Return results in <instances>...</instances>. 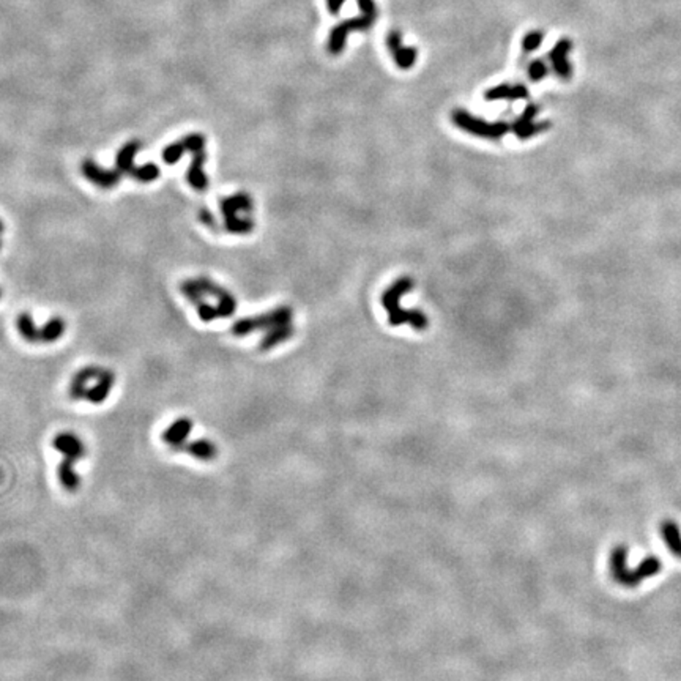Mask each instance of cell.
I'll list each match as a JSON object with an SVG mask.
<instances>
[{
  "mask_svg": "<svg viewBox=\"0 0 681 681\" xmlns=\"http://www.w3.org/2000/svg\"><path fill=\"white\" fill-rule=\"evenodd\" d=\"M224 229H226L229 234L245 235L254 229V221L251 218L242 216V215L224 218Z\"/></svg>",
  "mask_w": 681,
  "mask_h": 681,
  "instance_id": "7402d4cb",
  "label": "cell"
},
{
  "mask_svg": "<svg viewBox=\"0 0 681 681\" xmlns=\"http://www.w3.org/2000/svg\"><path fill=\"white\" fill-rule=\"evenodd\" d=\"M114 383H115L114 372L109 371V369H101L98 378H96V383L93 385V387H88V390H87L86 401L95 404V406L103 404L107 399L109 395H111V390L114 387Z\"/></svg>",
  "mask_w": 681,
  "mask_h": 681,
  "instance_id": "4fadbf2b",
  "label": "cell"
},
{
  "mask_svg": "<svg viewBox=\"0 0 681 681\" xmlns=\"http://www.w3.org/2000/svg\"><path fill=\"white\" fill-rule=\"evenodd\" d=\"M414 282L410 278H401L399 281H396L393 286H391L387 292L383 295V306L385 310L388 311V319L391 325H402V324H410L415 330L423 331L426 330V326L429 324V320L426 316L420 311H407L402 310L399 305V300L402 295H406L407 292L412 291Z\"/></svg>",
  "mask_w": 681,
  "mask_h": 681,
  "instance_id": "7a4b0ae2",
  "label": "cell"
},
{
  "mask_svg": "<svg viewBox=\"0 0 681 681\" xmlns=\"http://www.w3.org/2000/svg\"><path fill=\"white\" fill-rule=\"evenodd\" d=\"M101 372V368L98 366H86L81 371H78L72 378V383H70L68 395L73 401H81L86 399L87 390H88V382L96 381Z\"/></svg>",
  "mask_w": 681,
  "mask_h": 681,
  "instance_id": "30bf717a",
  "label": "cell"
},
{
  "mask_svg": "<svg viewBox=\"0 0 681 681\" xmlns=\"http://www.w3.org/2000/svg\"><path fill=\"white\" fill-rule=\"evenodd\" d=\"M53 447L62 454V462L59 464V481L67 491L74 492L79 489L81 478L76 470L78 461L86 456V447L78 435L73 432H62L54 437Z\"/></svg>",
  "mask_w": 681,
  "mask_h": 681,
  "instance_id": "6da1fadb",
  "label": "cell"
},
{
  "mask_svg": "<svg viewBox=\"0 0 681 681\" xmlns=\"http://www.w3.org/2000/svg\"><path fill=\"white\" fill-rule=\"evenodd\" d=\"M453 124L459 130L465 131L468 134L486 139H500L510 131V125L505 121H497V124H489L484 119L475 117L472 112L464 111V109H456L451 114Z\"/></svg>",
  "mask_w": 681,
  "mask_h": 681,
  "instance_id": "8992f818",
  "label": "cell"
},
{
  "mask_svg": "<svg viewBox=\"0 0 681 681\" xmlns=\"http://www.w3.org/2000/svg\"><path fill=\"white\" fill-rule=\"evenodd\" d=\"M529 96V90L522 84H498L484 93L487 101H517Z\"/></svg>",
  "mask_w": 681,
  "mask_h": 681,
  "instance_id": "9a60e30c",
  "label": "cell"
},
{
  "mask_svg": "<svg viewBox=\"0 0 681 681\" xmlns=\"http://www.w3.org/2000/svg\"><path fill=\"white\" fill-rule=\"evenodd\" d=\"M65 330H67L65 320L62 317H53L40 329V343H44V344L55 343V340H59L63 335H65Z\"/></svg>",
  "mask_w": 681,
  "mask_h": 681,
  "instance_id": "ffe728a7",
  "label": "cell"
},
{
  "mask_svg": "<svg viewBox=\"0 0 681 681\" xmlns=\"http://www.w3.org/2000/svg\"><path fill=\"white\" fill-rule=\"evenodd\" d=\"M387 48L390 51V54L393 55L397 68L410 70L415 65L416 60H418V49L412 46H406V44L402 43L401 32L397 30L390 32L387 35Z\"/></svg>",
  "mask_w": 681,
  "mask_h": 681,
  "instance_id": "ba28073f",
  "label": "cell"
},
{
  "mask_svg": "<svg viewBox=\"0 0 681 681\" xmlns=\"http://www.w3.org/2000/svg\"><path fill=\"white\" fill-rule=\"evenodd\" d=\"M0 249H2V239H0Z\"/></svg>",
  "mask_w": 681,
  "mask_h": 681,
  "instance_id": "e575fe53",
  "label": "cell"
},
{
  "mask_svg": "<svg viewBox=\"0 0 681 681\" xmlns=\"http://www.w3.org/2000/svg\"><path fill=\"white\" fill-rule=\"evenodd\" d=\"M536 114H538V107L535 105H529L525 107V111L522 112V115L514 121V126H513V131L516 133V136H519L520 139H529L531 136H535V134L538 133H541L543 130H546V126H548V124H535V117H536Z\"/></svg>",
  "mask_w": 681,
  "mask_h": 681,
  "instance_id": "8fae6325",
  "label": "cell"
},
{
  "mask_svg": "<svg viewBox=\"0 0 681 681\" xmlns=\"http://www.w3.org/2000/svg\"><path fill=\"white\" fill-rule=\"evenodd\" d=\"M293 336V326L292 325H284L278 326V329H273L270 331H265V336H263L260 343V350H270L276 347L278 344H282L284 340Z\"/></svg>",
  "mask_w": 681,
  "mask_h": 681,
  "instance_id": "44dd1931",
  "label": "cell"
},
{
  "mask_svg": "<svg viewBox=\"0 0 681 681\" xmlns=\"http://www.w3.org/2000/svg\"><path fill=\"white\" fill-rule=\"evenodd\" d=\"M663 533L667 541V546L672 549L673 554L681 557V535L678 527L673 522H666L663 525Z\"/></svg>",
  "mask_w": 681,
  "mask_h": 681,
  "instance_id": "d4e9b609",
  "label": "cell"
},
{
  "mask_svg": "<svg viewBox=\"0 0 681 681\" xmlns=\"http://www.w3.org/2000/svg\"><path fill=\"white\" fill-rule=\"evenodd\" d=\"M358 6L359 10H362V15L339 22L331 29L329 43H326V49H329V53L331 55L343 54L347 43V37H349V34H352V32L369 30L372 27V24L376 22L378 13H377V5L374 0H358Z\"/></svg>",
  "mask_w": 681,
  "mask_h": 681,
  "instance_id": "3957f363",
  "label": "cell"
},
{
  "mask_svg": "<svg viewBox=\"0 0 681 681\" xmlns=\"http://www.w3.org/2000/svg\"><path fill=\"white\" fill-rule=\"evenodd\" d=\"M345 4V0H326V8L331 13V15H338Z\"/></svg>",
  "mask_w": 681,
  "mask_h": 681,
  "instance_id": "d6a6232c",
  "label": "cell"
},
{
  "mask_svg": "<svg viewBox=\"0 0 681 681\" xmlns=\"http://www.w3.org/2000/svg\"><path fill=\"white\" fill-rule=\"evenodd\" d=\"M199 220H201V223H204L205 226H209V227H215L216 226L215 215L211 213V211L209 209H202L201 211H199Z\"/></svg>",
  "mask_w": 681,
  "mask_h": 681,
  "instance_id": "1f68e13d",
  "label": "cell"
},
{
  "mask_svg": "<svg viewBox=\"0 0 681 681\" xmlns=\"http://www.w3.org/2000/svg\"><path fill=\"white\" fill-rule=\"evenodd\" d=\"M180 292H182L183 297L194 306L197 303H201V301L205 300V297H207V295L202 292V287H201V284H199L197 279L183 281L182 284H180Z\"/></svg>",
  "mask_w": 681,
  "mask_h": 681,
  "instance_id": "603a6c76",
  "label": "cell"
},
{
  "mask_svg": "<svg viewBox=\"0 0 681 681\" xmlns=\"http://www.w3.org/2000/svg\"><path fill=\"white\" fill-rule=\"evenodd\" d=\"M527 72H529V78L531 81L538 82V81H541V79L546 78V74H548V67H546V63L543 60L536 59V60L530 62L529 70H527Z\"/></svg>",
  "mask_w": 681,
  "mask_h": 681,
  "instance_id": "4dcf8cb0",
  "label": "cell"
},
{
  "mask_svg": "<svg viewBox=\"0 0 681 681\" xmlns=\"http://www.w3.org/2000/svg\"><path fill=\"white\" fill-rule=\"evenodd\" d=\"M159 173H161V171H159V168L155 163H145L143 166H138V168L134 166V169L131 171L130 176L140 183H152L155 182V180H158Z\"/></svg>",
  "mask_w": 681,
  "mask_h": 681,
  "instance_id": "cb8c5ba5",
  "label": "cell"
},
{
  "mask_svg": "<svg viewBox=\"0 0 681 681\" xmlns=\"http://www.w3.org/2000/svg\"><path fill=\"white\" fill-rule=\"evenodd\" d=\"M207 161V153L205 150L192 153V159L188 171H186V180L188 183L199 192L207 191L209 188V177L204 171V164Z\"/></svg>",
  "mask_w": 681,
  "mask_h": 681,
  "instance_id": "7c38bea8",
  "label": "cell"
},
{
  "mask_svg": "<svg viewBox=\"0 0 681 681\" xmlns=\"http://www.w3.org/2000/svg\"><path fill=\"white\" fill-rule=\"evenodd\" d=\"M284 325H292V310L287 306H281L257 317H243L237 320L232 326V333L235 336H246L253 331H270Z\"/></svg>",
  "mask_w": 681,
  "mask_h": 681,
  "instance_id": "5b68a950",
  "label": "cell"
},
{
  "mask_svg": "<svg viewBox=\"0 0 681 681\" xmlns=\"http://www.w3.org/2000/svg\"><path fill=\"white\" fill-rule=\"evenodd\" d=\"M183 451L188 453L191 458H194L197 461H204V462L213 461L218 456L216 445L209 439H197V440L188 442L183 447Z\"/></svg>",
  "mask_w": 681,
  "mask_h": 681,
  "instance_id": "ac0fdd59",
  "label": "cell"
},
{
  "mask_svg": "<svg viewBox=\"0 0 681 681\" xmlns=\"http://www.w3.org/2000/svg\"><path fill=\"white\" fill-rule=\"evenodd\" d=\"M182 140H183V144L186 147V152H190V153L205 150V144H207V139H205V136L201 133L186 134V136Z\"/></svg>",
  "mask_w": 681,
  "mask_h": 681,
  "instance_id": "83f0119b",
  "label": "cell"
},
{
  "mask_svg": "<svg viewBox=\"0 0 681 681\" xmlns=\"http://www.w3.org/2000/svg\"><path fill=\"white\" fill-rule=\"evenodd\" d=\"M571 51L569 40H560L550 51V62L554 67V72L560 76L562 79H569L571 76V63L568 60V54Z\"/></svg>",
  "mask_w": 681,
  "mask_h": 681,
  "instance_id": "5bb4252c",
  "label": "cell"
},
{
  "mask_svg": "<svg viewBox=\"0 0 681 681\" xmlns=\"http://www.w3.org/2000/svg\"><path fill=\"white\" fill-rule=\"evenodd\" d=\"M192 430V421L186 416H182L172 423V425L164 430L161 439L166 445L171 447L176 451H183V447L188 443V437Z\"/></svg>",
  "mask_w": 681,
  "mask_h": 681,
  "instance_id": "9c48e42d",
  "label": "cell"
},
{
  "mask_svg": "<svg viewBox=\"0 0 681 681\" xmlns=\"http://www.w3.org/2000/svg\"><path fill=\"white\" fill-rule=\"evenodd\" d=\"M16 326L21 338L29 344H38L40 343V329H37V325L32 319L30 312H21L16 320Z\"/></svg>",
  "mask_w": 681,
  "mask_h": 681,
  "instance_id": "d6986e66",
  "label": "cell"
},
{
  "mask_svg": "<svg viewBox=\"0 0 681 681\" xmlns=\"http://www.w3.org/2000/svg\"><path fill=\"white\" fill-rule=\"evenodd\" d=\"M216 310L220 319H227L230 316H234V312L237 311V300L234 295L230 292H226L221 298H218Z\"/></svg>",
  "mask_w": 681,
  "mask_h": 681,
  "instance_id": "4316f807",
  "label": "cell"
},
{
  "mask_svg": "<svg viewBox=\"0 0 681 681\" xmlns=\"http://www.w3.org/2000/svg\"><path fill=\"white\" fill-rule=\"evenodd\" d=\"M196 310H197V314H199V319H201L202 322H205V324H209L215 319H220V316H218L216 306L209 305L205 300H202L201 303L196 305Z\"/></svg>",
  "mask_w": 681,
  "mask_h": 681,
  "instance_id": "f546056e",
  "label": "cell"
},
{
  "mask_svg": "<svg viewBox=\"0 0 681 681\" xmlns=\"http://www.w3.org/2000/svg\"><path fill=\"white\" fill-rule=\"evenodd\" d=\"M2 234H4V221L0 220V235H2Z\"/></svg>",
  "mask_w": 681,
  "mask_h": 681,
  "instance_id": "836d02e7",
  "label": "cell"
},
{
  "mask_svg": "<svg viewBox=\"0 0 681 681\" xmlns=\"http://www.w3.org/2000/svg\"><path fill=\"white\" fill-rule=\"evenodd\" d=\"M185 153H186V147L183 144V140H177V143H172L166 147L161 153V158L166 164L173 166L183 158Z\"/></svg>",
  "mask_w": 681,
  "mask_h": 681,
  "instance_id": "484cf974",
  "label": "cell"
},
{
  "mask_svg": "<svg viewBox=\"0 0 681 681\" xmlns=\"http://www.w3.org/2000/svg\"><path fill=\"white\" fill-rule=\"evenodd\" d=\"M543 32H539V30H531L524 37V40H522V51L525 54H530L533 53V51H536L539 46H541V43H543Z\"/></svg>",
  "mask_w": 681,
  "mask_h": 681,
  "instance_id": "f1b7e54d",
  "label": "cell"
},
{
  "mask_svg": "<svg viewBox=\"0 0 681 681\" xmlns=\"http://www.w3.org/2000/svg\"><path fill=\"white\" fill-rule=\"evenodd\" d=\"M626 549L619 548L614 550L612 554V573L615 576V579L619 581L623 586H637L640 581H644L645 577H650L653 574L659 573L661 563L656 558H647L645 562H642L635 569H628L626 568Z\"/></svg>",
  "mask_w": 681,
  "mask_h": 681,
  "instance_id": "277c9868",
  "label": "cell"
},
{
  "mask_svg": "<svg viewBox=\"0 0 681 681\" xmlns=\"http://www.w3.org/2000/svg\"><path fill=\"white\" fill-rule=\"evenodd\" d=\"M82 176H84L90 183L103 190H112L120 183L121 173L117 169H105L93 161V159H84L81 166Z\"/></svg>",
  "mask_w": 681,
  "mask_h": 681,
  "instance_id": "52a82bcc",
  "label": "cell"
},
{
  "mask_svg": "<svg viewBox=\"0 0 681 681\" xmlns=\"http://www.w3.org/2000/svg\"><path fill=\"white\" fill-rule=\"evenodd\" d=\"M0 298H2V291H0Z\"/></svg>",
  "mask_w": 681,
  "mask_h": 681,
  "instance_id": "d590c367",
  "label": "cell"
},
{
  "mask_svg": "<svg viewBox=\"0 0 681 681\" xmlns=\"http://www.w3.org/2000/svg\"><path fill=\"white\" fill-rule=\"evenodd\" d=\"M140 150V143L136 139L128 140L126 144L120 147V150L115 155V169H117L121 176L124 173H131L134 169V158Z\"/></svg>",
  "mask_w": 681,
  "mask_h": 681,
  "instance_id": "e0dca14e",
  "label": "cell"
},
{
  "mask_svg": "<svg viewBox=\"0 0 681 681\" xmlns=\"http://www.w3.org/2000/svg\"><path fill=\"white\" fill-rule=\"evenodd\" d=\"M220 209L224 218L249 213L253 210V201L246 192H237L234 196L224 197L220 202Z\"/></svg>",
  "mask_w": 681,
  "mask_h": 681,
  "instance_id": "2e32d148",
  "label": "cell"
}]
</instances>
